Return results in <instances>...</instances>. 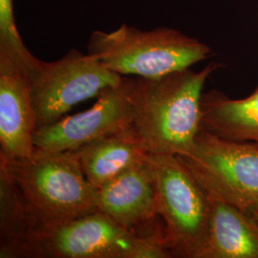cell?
<instances>
[{
  "instance_id": "16",
  "label": "cell",
  "mask_w": 258,
  "mask_h": 258,
  "mask_svg": "<svg viewBox=\"0 0 258 258\" xmlns=\"http://www.w3.org/2000/svg\"><path fill=\"white\" fill-rule=\"evenodd\" d=\"M257 86H258V85H257Z\"/></svg>"
},
{
  "instance_id": "12",
  "label": "cell",
  "mask_w": 258,
  "mask_h": 258,
  "mask_svg": "<svg viewBox=\"0 0 258 258\" xmlns=\"http://www.w3.org/2000/svg\"><path fill=\"white\" fill-rule=\"evenodd\" d=\"M209 197V233L201 258H258L255 218L218 197Z\"/></svg>"
},
{
  "instance_id": "4",
  "label": "cell",
  "mask_w": 258,
  "mask_h": 258,
  "mask_svg": "<svg viewBox=\"0 0 258 258\" xmlns=\"http://www.w3.org/2000/svg\"><path fill=\"white\" fill-rule=\"evenodd\" d=\"M88 54L122 77L155 79L203 61L212 49L175 29L143 31L122 24L111 32H93Z\"/></svg>"
},
{
  "instance_id": "7",
  "label": "cell",
  "mask_w": 258,
  "mask_h": 258,
  "mask_svg": "<svg viewBox=\"0 0 258 258\" xmlns=\"http://www.w3.org/2000/svg\"><path fill=\"white\" fill-rule=\"evenodd\" d=\"M122 76L90 54L70 50L55 61H42L31 73V98L37 129L55 123L76 104L117 85ZM36 129V130H37Z\"/></svg>"
},
{
  "instance_id": "1",
  "label": "cell",
  "mask_w": 258,
  "mask_h": 258,
  "mask_svg": "<svg viewBox=\"0 0 258 258\" xmlns=\"http://www.w3.org/2000/svg\"><path fill=\"white\" fill-rule=\"evenodd\" d=\"M1 240L30 224H52L96 212L95 188L74 151L35 149L0 162Z\"/></svg>"
},
{
  "instance_id": "15",
  "label": "cell",
  "mask_w": 258,
  "mask_h": 258,
  "mask_svg": "<svg viewBox=\"0 0 258 258\" xmlns=\"http://www.w3.org/2000/svg\"><path fill=\"white\" fill-rule=\"evenodd\" d=\"M252 216H253V217H254V218H255V220H256V221H257V223H258V212H255V213H254V214H253V215H252Z\"/></svg>"
},
{
  "instance_id": "3",
  "label": "cell",
  "mask_w": 258,
  "mask_h": 258,
  "mask_svg": "<svg viewBox=\"0 0 258 258\" xmlns=\"http://www.w3.org/2000/svg\"><path fill=\"white\" fill-rule=\"evenodd\" d=\"M219 66L210 63L199 72L187 68L155 79L135 77L134 125L150 153L182 156L194 147L201 130L204 86Z\"/></svg>"
},
{
  "instance_id": "9",
  "label": "cell",
  "mask_w": 258,
  "mask_h": 258,
  "mask_svg": "<svg viewBox=\"0 0 258 258\" xmlns=\"http://www.w3.org/2000/svg\"><path fill=\"white\" fill-rule=\"evenodd\" d=\"M95 210L139 234L165 236L164 227L156 225V187L148 156L95 188Z\"/></svg>"
},
{
  "instance_id": "10",
  "label": "cell",
  "mask_w": 258,
  "mask_h": 258,
  "mask_svg": "<svg viewBox=\"0 0 258 258\" xmlns=\"http://www.w3.org/2000/svg\"><path fill=\"white\" fill-rule=\"evenodd\" d=\"M37 129L31 98V71L0 58V162L30 158Z\"/></svg>"
},
{
  "instance_id": "11",
  "label": "cell",
  "mask_w": 258,
  "mask_h": 258,
  "mask_svg": "<svg viewBox=\"0 0 258 258\" xmlns=\"http://www.w3.org/2000/svg\"><path fill=\"white\" fill-rule=\"evenodd\" d=\"M73 151L94 188L145 161L150 153L134 123Z\"/></svg>"
},
{
  "instance_id": "14",
  "label": "cell",
  "mask_w": 258,
  "mask_h": 258,
  "mask_svg": "<svg viewBox=\"0 0 258 258\" xmlns=\"http://www.w3.org/2000/svg\"><path fill=\"white\" fill-rule=\"evenodd\" d=\"M0 57L34 69L40 59L25 46L16 25L13 0H0Z\"/></svg>"
},
{
  "instance_id": "6",
  "label": "cell",
  "mask_w": 258,
  "mask_h": 258,
  "mask_svg": "<svg viewBox=\"0 0 258 258\" xmlns=\"http://www.w3.org/2000/svg\"><path fill=\"white\" fill-rule=\"evenodd\" d=\"M178 157L208 194L249 215L258 212V144L201 129L191 149Z\"/></svg>"
},
{
  "instance_id": "13",
  "label": "cell",
  "mask_w": 258,
  "mask_h": 258,
  "mask_svg": "<svg viewBox=\"0 0 258 258\" xmlns=\"http://www.w3.org/2000/svg\"><path fill=\"white\" fill-rule=\"evenodd\" d=\"M201 129L220 138L258 144V86L250 96L231 99L219 91L204 93Z\"/></svg>"
},
{
  "instance_id": "5",
  "label": "cell",
  "mask_w": 258,
  "mask_h": 258,
  "mask_svg": "<svg viewBox=\"0 0 258 258\" xmlns=\"http://www.w3.org/2000/svg\"><path fill=\"white\" fill-rule=\"evenodd\" d=\"M156 187L157 212L172 257L201 258L211 202L208 192L176 155L149 153Z\"/></svg>"
},
{
  "instance_id": "8",
  "label": "cell",
  "mask_w": 258,
  "mask_h": 258,
  "mask_svg": "<svg viewBox=\"0 0 258 258\" xmlns=\"http://www.w3.org/2000/svg\"><path fill=\"white\" fill-rule=\"evenodd\" d=\"M136 108L135 77H123L102 90L89 109L37 128L34 146L45 151H73L133 124Z\"/></svg>"
},
{
  "instance_id": "2",
  "label": "cell",
  "mask_w": 258,
  "mask_h": 258,
  "mask_svg": "<svg viewBox=\"0 0 258 258\" xmlns=\"http://www.w3.org/2000/svg\"><path fill=\"white\" fill-rule=\"evenodd\" d=\"M0 257H172L164 235H143L93 212L66 221L30 224L1 242Z\"/></svg>"
}]
</instances>
